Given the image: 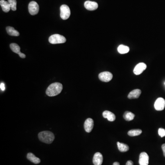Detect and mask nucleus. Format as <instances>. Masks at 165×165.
I'll return each instance as SVG.
<instances>
[{
    "mask_svg": "<svg viewBox=\"0 0 165 165\" xmlns=\"http://www.w3.org/2000/svg\"><path fill=\"white\" fill-rule=\"evenodd\" d=\"M154 107L157 111H162L165 107V100L163 98H158L155 100Z\"/></svg>",
    "mask_w": 165,
    "mask_h": 165,
    "instance_id": "obj_7",
    "label": "nucleus"
},
{
    "mask_svg": "<svg viewBox=\"0 0 165 165\" xmlns=\"http://www.w3.org/2000/svg\"><path fill=\"white\" fill-rule=\"evenodd\" d=\"M10 48L12 51L15 52V53H18L20 52V47L16 43H12L10 45Z\"/></svg>",
    "mask_w": 165,
    "mask_h": 165,
    "instance_id": "obj_22",
    "label": "nucleus"
},
{
    "mask_svg": "<svg viewBox=\"0 0 165 165\" xmlns=\"http://www.w3.org/2000/svg\"><path fill=\"white\" fill-rule=\"evenodd\" d=\"M27 158L29 160L35 164H39L40 162V160L39 158L37 157L31 153H29L27 154Z\"/></svg>",
    "mask_w": 165,
    "mask_h": 165,
    "instance_id": "obj_15",
    "label": "nucleus"
},
{
    "mask_svg": "<svg viewBox=\"0 0 165 165\" xmlns=\"http://www.w3.org/2000/svg\"><path fill=\"white\" fill-rule=\"evenodd\" d=\"M8 2L10 4L11 10L15 11L17 10L16 0H8Z\"/></svg>",
    "mask_w": 165,
    "mask_h": 165,
    "instance_id": "obj_23",
    "label": "nucleus"
},
{
    "mask_svg": "<svg viewBox=\"0 0 165 165\" xmlns=\"http://www.w3.org/2000/svg\"><path fill=\"white\" fill-rule=\"evenodd\" d=\"M118 149L119 151L122 152H126L129 150V147L127 145H126L125 143H122L117 142Z\"/></svg>",
    "mask_w": 165,
    "mask_h": 165,
    "instance_id": "obj_18",
    "label": "nucleus"
},
{
    "mask_svg": "<svg viewBox=\"0 0 165 165\" xmlns=\"http://www.w3.org/2000/svg\"><path fill=\"white\" fill-rule=\"evenodd\" d=\"M63 86L60 83L52 84L47 88L46 94L49 96H55L58 95L63 90Z\"/></svg>",
    "mask_w": 165,
    "mask_h": 165,
    "instance_id": "obj_1",
    "label": "nucleus"
},
{
    "mask_svg": "<svg viewBox=\"0 0 165 165\" xmlns=\"http://www.w3.org/2000/svg\"><path fill=\"white\" fill-rule=\"evenodd\" d=\"M28 8L29 13L31 15H36L39 13V5L36 1H31L29 4Z\"/></svg>",
    "mask_w": 165,
    "mask_h": 165,
    "instance_id": "obj_5",
    "label": "nucleus"
},
{
    "mask_svg": "<svg viewBox=\"0 0 165 165\" xmlns=\"http://www.w3.org/2000/svg\"><path fill=\"white\" fill-rule=\"evenodd\" d=\"M141 94V91L139 89H136L131 91L129 94H128V98L129 99H132L138 98Z\"/></svg>",
    "mask_w": 165,
    "mask_h": 165,
    "instance_id": "obj_14",
    "label": "nucleus"
},
{
    "mask_svg": "<svg viewBox=\"0 0 165 165\" xmlns=\"http://www.w3.org/2000/svg\"><path fill=\"white\" fill-rule=\"evenodd\" d=\"M84 6L85 8L89 11H94L96 10L98 8V4L97 2L90 1H85Z\"/></svg>",
    "mask_w": 165,
    "mask_h": 165,
    "instance_id": "obj_9",
    "label": "nucleus"
},
{
    "mask_svg": "<svg viewBox=\"0 0 165 165\" xmlns=\"http://www.w3.org/2000/svg\"><path fill=\"white\" fill-rule=\"evenodd\" d=\"M6 30L9 35L13 36H19V33L14 29L13 27L8 26L6 28Z\"/></svg>",
    "mask_w": 165,
    "mask_h": 165,
    "instance_id": "obj_17",
    "label": "nucleus"
},
{
    "mask_svg": "<svg viewBox=\"0 0 165 165\" xmlns=\"http://www.w3.org/2000/svg\"><path fill=\"white\" fill-rule=\"evenodd\" d=\"M94 127V121L91 118H88L85 120L84 123V128L85 131L87 133H90L93 129Z\"/></svg>",
    "mask_w": 165,
    "mask_h": 165,
    "instance_id": "obj_10",
    "label": "nucleus"
},
{
    "mask_svg": "<svg viewBox=\"0 0 165 165\" xmlns=\"http://www.w3.org/2000/svg\"><path fill=\"white\" fill-rule=\"evenodd\" d=\"M103 117L110 122H113L115 120L116 116L114 114L108 111H105L103 112Z\"/></svg>",
    "mask_w": 165,
    "mask_h": 165,
    "instance_id": "obj_13",
    "label": "nucleus"
},
{
    "mask_svg": "<svg viewBox=\"0 0 165 165\" xmlns=\"http://www.w3.org/2000/svg\"><path fill=\"white\" fill-rule=\"evenodd\" d=\"M159 135L161 136V137H165V130L162 128H160L158 130Z\"/></svg>",
    "mask_w": 165,
    "mask_h": 165,
    "instance_id": "obj_24",
    "label": "nucleus"
},
{
    "mask_svg": "<svg viewBox=\"0 0 165 165\" xmlns=\"http://www.w3.org/2000/svg\"><path fill=\"white\" fill-rule=\"evenodd\" d=\"M18 55H19V56L22 58H24L26 57V56H25V54H24V53H22V52H20L19 53H18Z\"/></svg>",
    "mask_w": 165,
    "mask_h": 165,
    "instance_id": "obj_26",
    "label": "nucleus"
},
{
    "mask_svg": "<svg viewBox=\"0 0 165 165\" xmlns=\"http://www.w3.org/2000/svg\"><path fill=\"white\" fill-rule=\"evenodd\" d=\"M0 88H1V90L2 91H4L5 90V86L4 84L2 83L0 85Z\"/></svg>",
    "mask_w": 165,
    "mask_h": 165,
    "instance_id": "obj_25",
    "label": "nucleus"
},
{
    "mask_svg": "<svg viewBox=\"0 0 165 165\" xmlns=\"http://www.w3.org/2000/svg\"><path fill=\"white\" fill-rule=\"evenodd\" d=\"M39 139L42 142L50 144L52 143L55 139L54 134L50 131H45L40 132L38 134Z\"/></svg>",
    "mask_w": 165,
    "mask_h": 165,
    "instance_id": "obj_2",
    "label": "nucleus"
},
{
    "mask_svg": "<svg viewBox=\"0 0 165 165\" xmlns=\"http://www.w3.org/2000/svg\"></svg>",
    "mask_w": 165,
    "mask_h": 165,
    "instance_id": "obj_30",
    "label": "nucleus"
},
{
    "mask_svg": "<svg viewBox=\"0 0 165 165\" xmlns=\"http://www.w3.org/2000/svg\"><path fill=\"white\" fill-rule=\"evenodd\" d=\"M135 117V115L130 111H126L123 115V118L127 121H132Z\"/></svg>",
    "mask_w": 165,
    "mask_h": 165,
    "instance_id": "obj_20",
    "label": "nucleus"
},
{
    "mask_svg": "<svg viewBox=\"0 0 165 165\" xmlns=\"http://www.w3.org/2000/svg\"><path fill=\"white\" fill-rule=\"evenodd\" d=\"M149 157L145 152H142L139 155V164L140 165H148Z\"/></svg>",
    "mask_w": 165,
    "mask_h": 165,
    "instance_id": "obj_11",
    "label": "nucleus"
},
{
    "mask_svg": "<svg viewBox=\"0 0 165 165\" xmlns=\"http://www.w3.org/2000/svg\"><path fill=\"white\" fill-rule=\"evenodd\" d=\"M113 165H120V163L118 162H115L113 164Z\"/></svg>",
    "mask_w": 165,
    "mask_h": 165,
    "instance_id": "obj_29",
    "label": "nucleus"
},
{
    "mask_svg": "<svg viewBox=\"0 0 165 165\" xmlns=\"http://www.w3.org/2000/svg\"><path fill=\"white\" fill-rule=\"evenodd\" d=\"M147 66L146 64L143 63H140L138 64L134 69V72L136 75L141 74L146 69Z\"/></svg>",
    "mask_w": 165,
    "mask_h": 165,
    "instance_id": "obj_8",
    "label": "nucleus"
},
{
    "mask_svg": "<svg viewBox=\"0 0 165 165\" xmlns=\"http://www.w3.org/2000/svg\"><path fill=\"white\" fill-rule=\"evenodd\" d=\"M103 158L102 155L100 153L97 152L94 155L93 159V164L95 165H102V164Z\"/></svg>",
    "mask_w": 165,
    "mask_h": 165,
    "instance_id": "obj_12",
    "label": "nucleus"
},
{
    "mask_svg": "<svg viewBox=\"0 0 165 165\" xmlns=\"http://www.w3.org/2000/svg\"><path fill=\"white\" fill-rule=\"evenodd\" d=\"M49 41L52 44H62L66 42V39L63 36L59 34H54L49 37Z\"/></svg>",
    "mask_w": 165,
    "mask_h": 165,
    "instance_id": "obj_3",
    "label": "nucleus"
},
{
    "mask_svg": "<svg viewBox=\"0 0 165 165\" xmlns=\"http://www.w3.org/2000/svg\"><path fill=\"white\" fill-rule=\"evenodd\" d=\"M162 150H163L164 157H165V143H164V144L162 145Z\"/></svg>",
    "mask_w": 165,
    "mask_h": 165,
    "instance_id": "obj_27",
    "label": "nucleus"
},
{
    "mask_svg": "<svg viewBox=\"0 0 165 165\" xmlns=\"http://www.w3.org/2000/svg\"><path fill=\"white\" fill-rule=\"evenodd\" d=\"M142 133V131L139 129H132L129 131L128 132V135L130 136H136L140 135Z\"/></svg>",
    "mask_w": 165,
    "mask_h": 165,
    "instance_id": "obj_21",
    "label": "nucleus"
},
{
    "mask_svg": "<svg viewBox=\"0 0 165 165\" xmlns=\"http://www.w3.org/2000/svg\"><path fill=\"white\" fill-rule=\"evenodd\" d=\"M113 75L109 72H104L99 74V78L100 81L104 82H108L112 79Z\"/></svg>",
    "mask_w": 165,
    "mask_h": 165,
    "instance_id": "obj_6",
    "label": "nucleus"
},
{
    "mask_svg": "<svg viewBox=\"0 0 165 165\" xmlns=\"http://www.w3.org/2000/svg\"><path fill=\"white\" fill-rule=\"evenodd\" d=\"M118 51L120 54H126V53H128L129 51V48L126 45H121L118 47Z\"/></svg>",
    "mask_w": 165,
    "mask_h": 165,
    "instance_id": "obj_19",
    "label": "nucleus"
},
{
    "mask_svg": "<svg viewBox=\"0 0 165 165\" xmlns=\"http://www.w3.org/2000/svg\"><path fill=\"white\" fill-rule=\"evenodd\" d=\"M126 165H134V163L132 161H128L127 162Z\"/></svg>",
    "mask_w": 165,
    "mask_h": 165,
    "instance_id": "obj_28",
    "label": "nucleus"
},
{
    "mask_svg": "<svg viewBox=\"0 0 165 165\" xmlns=\"http://www.w3.org/2000/svg\"><path fill=\"white\" fill-rule=\"evenodd\" d=\"M0 4L1 6L2 10L5 13H8L11 9L10 4L8 1H5L4 0H1L0 1Z\"/></svg>",
    "mask_w": 165,
    "mask_h": 165,
    "instance_id": "obj_16",
    "label": "nucleus"
},
{
    "mask_svg": "<svg viewBox=\"0 0 165 165\" xmlns=\"http://www.w3.org/2000/svg\"><path fill=\"white\" fill-rule=\"evenodd\" d=\"M70 14H71V12L68 6L63 5L61 6L60 16L63 19H68L70 17Z\"/></svg>",
    "mask_w": 165,
    "mask_h": 165,
    "instance_id": "obj_4",
    "label": "nucleus"
}]
</instances>
